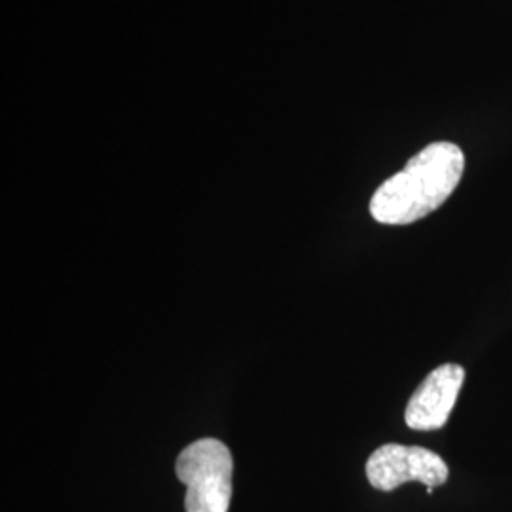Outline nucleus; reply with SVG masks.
I'll list each match as a JSON object with an SVG mask.
<instances>
[{
    "label": "nucleus",
    "mask_w": 512,
    "mask_h": 512,
    "mask_svg": "<svg viewBox=\"0 0 512 512\" xmlns=\"http://www.w3.org/2000/svg\"><path fill=\"white\" fill-rule=\"evenodd\" d=\"M463 171L465 156L458 145L448 141L433 143L374 192L370 215L391 226L423 219L452 196Z\"/></svg>",
    "instance_id": "1"
},
{
    "label": "nucleus",
    "mask_w": 512,
    "mask_h": 512,
    "mask_svg": "<svg viewBox=\"0 0 512 512\" xmlns=\"http://www.w3.org/2000/svg\"><path fill=\"white\" fill-rule=\"evenodd\" d=\"M177 478L186 486V512H228L234 459L224 442L200 439L177 458Z\"/></svg>",
    "instance_id": "2"
},
{
    "label": "nucleus",
    "mask_w": 512,
    "mask_h": 512,
    "mask_svg": "<svg viewBox=\"0 0 512 512\" xmlns=\"http://www.w3.org/2000/svg\"><path fill=\"white\" fill-rule=\"evenodd\" d=\"M448 475L444 459L420 446L384 444L366 461V478L380 492H393L406 482L437 488L448 480Z\"/></svg>",
    "instance_id": "3"
},
{
    "label": "nucleus",
    "mask_w": 512,
    "mask_h": 512,
    "mask_svg": "<svg viewBox=\"0 0 512 512\" xmlns=\"http://www.w3.org/2000/svg\"><path fill=\"white\" fill-rule=\"evenodd\" d=\"M465 382L463 366L448 363L435 368L410 397L404 421L414 431H435L450 418Z\"/></svg>",
    "instance_id": "4"
}]
</instances>
